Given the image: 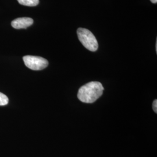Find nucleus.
<instances>
[{
	"mask_svg": "<svg viewBox=\"0 0 157 157\" xmlns=\"http://www.w3.org/2000/svg\"><path fill=\"white\" fill-rule=\"evenodd\" d=\"M18 2L22 6H37L39 3V0H17Z\"/></svg>",
	"mask_w": 157,
	"mask_h": 157,
	"instance_id": "obj_5",
	"label": "nucleus"
},
{
	"mask_svg": "<svg viewBox=\"0 0 157 157\" xmlns=\"http://www.w3.org/2000/svg\"><path fill=\"white\" fill-rule=\"evenodd\" d=\"M152 108H153V110L156 113H157V100H155L153 101V104H152Z\"/></svg>",
	"mask_w": 157,
	"mask_h": 157,
	"instance_id": "obj_7",
	"label": "nucleus"
},
{
	"mask_svg": "<svg viewBox=\"0 0 157 157\" xmlns=\"http://www.w3.org/2000/svg\"><path fill=\"white\" fill-rule=\"evenodd\" d=\"M156 51H157V42H156Z\"/></svg>",
	"mask_w": 157,
	"mask_h": 157,
	"instance_id": "obj_9",
	"label": "nucleus"
},
{
	"mask_svg": "<svg viewBox=\"0 0 157 157\" xmlns=\"http://www.w3.org/2000/svg\"><path fill=\"white\" fill-rule=\"evenodd\" d=\"M25 65L33 71H40L45 69L48 65V61L42 57L26 56L23 57Z\"/></svg>",
	"mask_w": 157,
	"mask_h": 157,
	"instance_id": "obj_3",
	"label": "nucleus"
},
{
	"mask_svg": "<svg viewBox=\"0 0 157 157\" xmlns=\"http://www.w3.org/2000/svg\"><path fill=\"white\" fill-rule=\"evenodd\" d=\"M33 24V20L30 17H18L11 22L12 26L16 29H26Z\"/></svg>",
	"mask_w": 157,
	"mask_h": 157,
	"instance_id": "obj_4",
	"label": "nucleus"
},
{
	"mask_svg": "<svg viewBox=\"0 0 157 157\" xmlns=\"http://www.w3.org/2000/svg\"><path fill=\"white\" fill-rule=\"evenodd\" d=\"M152 3L153 4H156L157 2V0H150Z\"/></svg>",
	"mask_w": 157,
	"mask_h": 157,
	"instance_id": "obj_8",
	"label": "nucleus"
},
{
	"mask_svg": "<svg viewBox=\"0 0 157 157\" xmlns=\"http://www.w3.org/2000/svg\"><path fill=\"white\" fill-rule=\"evenodd\" d=\"M78 40L86 48L94 52L97 50L98 44L94 35L90 30L84 28H78L77 30Z\"/></svg>",
	"mask_w": 157,
	"mask_h": 157,
	"instance_id": "obj_2",
	"label": "nucleus"
},
{
	"mask_svg": "<svg viewBox=\"0 0 157 157\" xmlns=\"http://www.w3.org/2000/svg\"><path fill=\"white\" fill-rule=\"evenodd\" d=\"M8 98L6 95L2 93H0V106L7 105L8 103Z\"/></svg>",
	"mask_w": 157,
	"mask_h": 157,
	"instance_id": "obj_6",
	"label": "nucleus"
},
{
	"mask_svg": "<svg viewBox=\"0 0 157 157\" xmlns=\"http://www.w3.org/2000/svg\"><path fill=\"white\" fill-rule=\"evenodd\" d=\"M104 87L99 82H91L82 86L78 93V100L84 103H93L101 97Z\"/></svg>",
	"mask_w": 157,
	"mask_h": 157,
	"instance_id": "obj_1",
	"label": "nucleus"
}]
</instances>
